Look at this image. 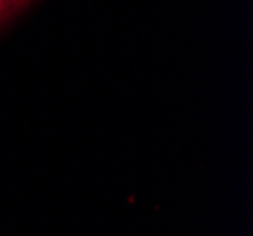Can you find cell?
Wrapping results in <instances>:
<instances>
[{"mask_svg":"<svg viewBox=\"0 0 253 236\" xmlns=\"http://www.w3.org/2000/svg\"><path fill=\"white\" fill-rule=\"evenodd\" d=\"M31 2L32 0H0V27L10 21L13 15H17Z\"/></svg>","mask_w":253,"mask_h":236,"instance_id":"1","label":"cell"}]
</instances>
